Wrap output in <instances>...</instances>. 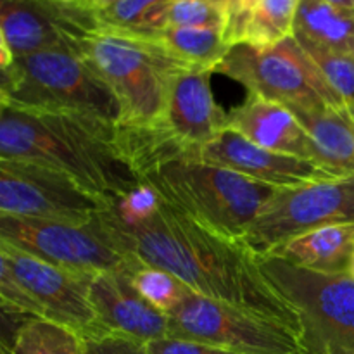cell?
Segmentation results:
<instances>
[{
    "label": "cell",
    "mask_w": 354,
    "mask_h": 354,
    "mask_svg": "<svg viewBox=\"0 0 354 354\" xmlns=\"http://www.w3.org/2000/svg\"><path fill=\"white\" fill-rule=\"evenodd\" d=\"M93 220L124 254L173 273L199 296L251 311L306 339L299 311L266 279L251 249L214 234L162 197L159 209L137 227L118 225L104 211Z\"/></svg>",
    "instance_id": "6da1fadb"
},
{
    "label": "cell",
    "mask_w": 354,
    "mask_h": 354,
    "mask_svg": "<svg viewBox=\"0 0 354 354\" xmlns=\"http://www.w3.org/2000/svg\"><path fill=\"white\" fill-rule=\"evenodd\" d=\"M116 137L118 124L106 121L0 104V159L59 169L107 201L140 183Z\"/></svg>",
    "instance_id": "7a4b0ae2"
},
{
    "label": "cell",
    "mask_w": 354,
    "mask_h": 354,
    "mask_svg": "<svg viewBox=\"0 0 354 354\" xmlns=\"http://www.w3.org/2000/svg\"><path fill=\"white\" fill-rule=\"evenodd\" d=\"M137 178L197 223L239 242L277 190L227 168L183 158L149 166Z\"/></svg>",
    "instance_id": "3957f363"
},
{
    "label": "cell",
    "mask_w": 354,
    "mask_h": 354,
    "mask_svg": "<svg viewBox=\"0 0 354 354\" xmlns=\"http://www.w3.org/2000/svg\"><path fill=\"white\" fill-rule=\"evenodd\" d=\"M82 55L100 73L121 106V127H152L162 118L173 83L192 66L173 57L152 35L102 24Z\"/></svg>",
    "instance_id": "277c9868"
},
{
    "label": "cell",
    "mask_w": 354,
    "mask_h": 354,
    "mask_svg": "<svg viewBox=\"0 0 354 354\" xmlns=\"http://www.w3.org/2000/svg\"><path fill=\"white\" fill-rule=\"evenodd\" d=\"M0 66L2 106L121 123L116 95L83 55L47 50L14 57Z\"/></svg>",
    "instance_id": "5b68a950"
},
{
    "label": "cell",
    "mask_w": 354,
    "mask_h": 354,
    "mask_svg": "<svg viewBox=\"0 0 354 354\" xmlns=\"http://www.w3.org/2000/svg\"><path fill=\"white\" fill-rule=\"evenodd\" d=\"M214 73L235 80L248 93L282 104L289 111L346 107L294 37L272 47L232 45Z\"/></svg>",
    "instance_id": "8992f818"
},
{
    "label": "cell",
    "mask_w": 354,
    "mask_h": 354,
    "mask_svg": "<svg viewBox=\"0 0 354 354\" xmlns=\"http://www.w3.org/2000/svg\"><path fill=\"white\" fill-rule=\"evenodd\" d=\"M169 318L168 337L203 342L239 354H310L292 328L232 304L192 292Z\"/></svg>",
    "instance_id": "52a82bcc"
},
{
    "label": "cell",
    "mask_w": 354,
    "mask_h": 354,
    "mask_svg": "<svg viewBox=\"0 0 354 354\" xmlns=\"http://www.w3.org/2000/svg\"><path fill=\"white\" fill-rule=\"evenodd\" d=\"M354 223V175L277 189L242 239L258 258L294 237Z\"/></svg>",
    "instance_id": "ba28073f"
},
{
    "label": "cell",
    "mask_w": 354,
    "mask_h": 354,
    "mask_svg": "<svg viewBox=\"0 0 354 354\" xmlns=\"http://www.w3.org/2000/svg\"><path fill=\"white\" fill-rule=\"evenodd\" d=\"M102 24L86 0H0V64L47 50L82 55L86 38Z\"/></svg>",
    "instance_id": "9c48e42d"
},
{
    "label": "cell",
    "mask_w": 354,
    "mask_h": 354,
    "mask_svg": "<svg viewBox=\"0 0 354 354\" xmlns=\"http://www.w3.org/2000/svg\"><path fill=\"white\" fill-rule=\"evenodd\" d=\"M109 201L59 169L0 159V214L28 220L86 225Z\"/></svg>",
    "instance_id": "30bf717a"
},
{
    "label": "cell",
    "mask_w": 354,
    "mask_h": 354,
    "mask_svg": "<svg viewBox=\"0 0 354 354\" xmlns=\"http://www.w3.org/2000/svg\"><path fill=\"white\" fill-rule=\"evenodd\" d=\"M263 273L299 311L306 339L332 342L354 354V279L322 275L277 258H259Z\"/></svg>",
    "instance_id": "8fae6325"
},
{
    "label": "cell",
    "mask_w": 354,
    "mask_h": 354,
    "mask_svg": "<svg viewBox=\"0 0 354 354\" xmlns=\"http://www.w3.org/2000/svg\"><path fill=\"white\" fill-rule=\"evenodd\" d=\"M0 242L59 268L90 275L127 270L133 261L102 234L95 220L73 225L0 214Z\"/></svg>",
    "instance_id": "7c38bea8"
},
{
    "label": "cell",
    "mask_w": 354,
    "mask_h": 354,
    "mask_svg": "<svg viewBox=\"0 0 354 354\" xmlns=\"http://www.w3.org/2000/svg\"><path fill=\"white\" fill-rule=\"evenodd\" d=\"M0 259L9 263L33 296L41 308L44 320L64 325L83 339L106 334L90 301V280L93 275L59 268L2 242Z\"/></svg>",
    "instance_id": "4fadbf2b"
},
{
    "label": "cell",
    "mask_w": 354,
    "mask_h": 354,
    "mask_svg": "<svg viewBox=\"0 0 354 354\" xmlns=\"http://www.w3.org/2000/svg\"><path fill=\"white\" fill-rule=\"evenodd\" d=\"M189 159L227 168L275 189L334 178L317 162L259 147L230 128H227L213 142L201 147Z\"/></svg>",
    "instance_id": "5bb4252c"
},
{
    "label": "cell",
    "mask_w": 354,
    "mask_h": 354,
    "mask_svg": "<svg viewBox=\"0 0 354 354\" xmlns=\"http://www.w3.org/2000/svg\"><path fill=\"white\" fill-rule=\"evenodd\" d=\"M211 69L190 68L173 83L162 118L156 127L185 149L189 159L227 130L228 113L216 104L211 90Z\"/></svg>",
    "instance_id": "9a60e30c"
},
{
    "label": "cell",
    "mask_w": 354,
    "mask_h": 354,
    "mask_svg": "<svg viewBox=\"0 0 354 354\" xmlns=\"http://www.w3.org/2000/svg\"><path fill=\"white\" fill-rule=\"evenodd\" d=\"M90 301L106 334L127 335L145 344L168 337V315L138 292L128 268L93 275Z\"/></svg>",
    "instance_id": "2e32d148"
},
{
    "label": "cell",
    "mask_w": 354,
    "mask_h": 354,
    "mask_svg": "<svg viewBox=\"0 0 354 354\" xmlns=\"http://www.w3.org/2000/svg\"><path fill=\"white\" fill-rule=\"evenodd\" d=\"M227 128L239 131L259 147L315 162L310 135L292 111L282 104L248 93L244 102L228 113Z\"/></svg>",
    "instance_id": "e0dca14e"
},
{
    "label": "cell",
    "mask_w": 354,
    "mask_h": 354,
    "mask_svg": "<svg viewBox=\"0 0 354 354\" xmlns=\"http://www.w3.org/2000/svg\"><path fill=\"white\" fill-rule=\"evenodd\" d=\"M354 252V223L328 225L294 237L263 258H277L322 275H348Z\"/></svg>",
    "instance_id": "ac0fdd59"
},
{
    "label": "cell",
    "mask_w": 354,
    "mask_h": 354,
    "mask_svg": "<svg viewBox=\"0 0 354 354\" xmlns=\"http://www.w3.org/2000/svg\"><path fill=\"white\" fill-rule=\"evenodd\" d=\"M313 142L315 162L334 178L354 175V116L346 107L292 111Z\"/></svg>",
    "instance_id": "d6986e66"
},
{
    "label": "cell",
    "mask_w": 354,
    "mask_h": 354,
    "mask_svg": "<svg viewBox=\"0 0 354 354\" xmlns=\"http://www.w3.org/2000/svg\"><path fill=\"white\" fill-rule=\"evenodd\" d=\"M292 37L303 48L354 54V12L322 0H299Z\"/></svg>",
    "instance_id": "ffe728a7"
},
{
    "label": "cell",
    "mask_w": 354,
    "mask_h": 354,
    "mask_svg": "<svg viewBox=\"0 0 354 354\" xmlns=\"http://www.w3.org/2000/svg\"><path fill=\"white\" fill-rule=\"evenodd\" d=\"M299 0H258L239 23L227 31L230 45L272 47L292 37Z\"/></svg>",
    "instance_id": "44dd1931"
},
{
    "label": "cell",
    "mask_w": 354,
    "mask_h": 354,
    "mask_svg": "<svg viewBox=\"0 0 354 354\" xmlns=\"http://www.w3.org/2000/svg\"><path fill=\"white\" fill-rule=\"evenodd\" d=\"M151 35L183 64L211 69L213 73L232 47L227 31L214 28L166 26Z\"/></svg>",
    "instance_id": "7402d4cb"
},
{
    "label": "cell",
    "mask_w": 354,
    "mask_h": 354,
    "mask_svg": "<svg viewBox=\"0 0 354 354\" xmlns=\"http://www.w3.org/2000/svg\"><path fill=\"white\" fill-rule=\"evenodd\" d=\"M7 354H85V341L71 328L55 322L33 318L14 334Z\"/></svg>",
    "instance_id": "603a6c76"
},
{
    "label": "cell",
    "mask_w": 354,
    "mask_h": 354,
    "mask_svg": "<svg viewBox=\"0 0 354 354\" xmlns=\"http://www.w3.org/2000/svg\"><path fill=\"white\" fill-rule=\"evenodd\" d=\"M128 273L138 292L166 315L171 313L176 306H180V303L185 301L187 296L194 292L173 273L159 266L147 265L138 258H133L130 263Z\"/></svg>",
    "instance_id": "cb8c5ba5"
},
{
    "label": "cell",
    "mask_w": 354,
    "mask_h": 354,
    "mask_svg": "<svg viewBox=\"0 0 354 354\" xmlns=\"http://www.w3.org/2000/svg\"><path fill=\"white\" fill-rule=\"evenodd\" d=\"M173 0H120L99 10L104 24L118 30L151 35L166 26V14Z\"/></svg>",
    "instance_id": "d4e9b609"
},
{
    "label": "cell",
    "mask_w": 354,
    "mask_h": 354,
    "mask_svg": "<svg viewBox=\"0 0 354 354\" xmlns=\"http://www.w3.org/2000/svg\"><path fill=\"white\" fill-rule=\"evenodd\" d=\"M228 21V7L206 0H173L166 14V26L214 28L227 31Z\"/></svg>",
    "instance_id": "484cf974"
},
{
    "label": "cell",
    "mask_w": 354,
    "mask_h": 354,
    "mask_svg": "<svg viewBox=\"0 0 354 354\" xmlns=\"http://www.w3.org/2000/svg\"><path fill=\"white\" fill-rule=\"evenodd\" d=\"M354 116V54H337L317 48H304Z\"/></svg>",
    "instance_id": "4316f807"
},
{
    "label": "cell",
    "mask_w": 354,
    "mask_h": 354,
    "mask_svg": "<svg viewBox=\"0 0 354 354\" xmlns=\"http://www.w3.org/2000/svg\"><path fill=\"white\" fill-rule=\"evenodd\" d=\"M0 301L3 311L14 317H23L24 320L44 318L41 308L3 259H0Z\"/></svg>",
    "instance_id": "83f0119b"
},
{
    "label": "cell",
    "mask_w": 354,
    "mask_h": 354,
    "mask_svg": "<svg viewBox=\"0 0 354 354\" xmlns=\"http://www.w3.org/2000/svg\"><path fill=\"white\" fill-rule=\"evenodd\" d=\"M83 341L85 354H151L145 342L120 334H104Z\"/></svg>",
    "instance_id": "f1b7e54d"
},
{
    "label": "cell",
    "mask_w": 354,
    "mask_h": 354,
    "mask_svg": "<svg viewBox=\"0 0 354 354\" xmlns=\"http://www.w3.org/2000/svg\"><path fill=\"white\" fill-rule=\"evenodd\" d=\"M147 348L151 354H239L223 348H216V346L173 337H165L159 339V341L149 342Z\"/></svg>",
    "instance_id": "f546056e"
},
{
    "label": "cell",
    "mask_w": 354,
    "mask_h": 354,
    "mask_svg": "<svg viewBox=\"0 0 354 354\" xmlns=\"http://www.w3.org/2000/svg\"><path fill=\"white\" fill-rule=\"evenodd\" d=\"M258 3V0H232L230 7H228V14H230V21H228V28L232 24L239 23L252 7ZM228 31V30H227Z\"/></svg>",
    "instance_id": "4dcf8cb0"
},
{
    "label": "cell",
    "mask_w": 354,
    "mask_h": 354,
    "mask_svg": "<svg viewBox=\"0 0 354 354\" xmlns=\"http://www.w3.org/2000/svg\"><path fill=\"white\" fill-rule=\"evenodd\" d=\"M308 349H310V354H351L346 351L344 348L337 344H332V342L318 341V339H306Z\"/></svg>",
    "instance_id": "1f68e13d"
},
{
    "label": "cell",
    "mask_w": 354,
    "mask_h": 354,
    "mask_svg": "<svg viewBox=\"0 0 354 354\" xmlns=\"http://www.w3.org/2000/svg\"><path fill=\"white\" fill-rule=\"evenodd\" d=\"M322 2L337 7V9L348 10V12H354V0H322Z\"/></svg>",
    "instance_id": "d6a6232c"
},
{
    "label": "cell",
    "mask_w": 354,
    "mask_h": 354,
    "mask_svg": "<svg viewBox=\"0 0 354 354\" xmlns=\"http://www.w3.org/2000/svg\"><path fill=\"white\" fill-rule=\"evenodd\" d=\"M86 2H88L93 9L104 10V9H109L111 6H114V3L120 2V0H86Z\"/></svg>",
    "instance_id": "836d02e7"
},
{
    "label": "cell",
    "mask_w": 354,
    "mask_h": 354,
    "mask_svg": "<svg viewBox=\"0 0 354 354\" xmlns=\"http://www.w3.org/2000/svg\"><path fill=\"white\" fill-rule=\"evenodd\" d=\"M206 2H213V3H220V6H225V7H230L232 0H206Z\"/></svg>",
    "instance_id": "e575fe53"
},
{
    "label": "cell",
    "mask_w": 354,
    "mask_h": 354,
    "mask_svg": "<svg viewBox=\"0 0 354 354\" xmlns=\"http://www.w3.org/2000/svg\"><path fill=\"white\" fill-rule=\"evenodd\" d=\"M349 275L354 279V252H353V259H351V266H349Z\"/></svg>",
    "instance_id": "d590c367"
}]
</instances>
